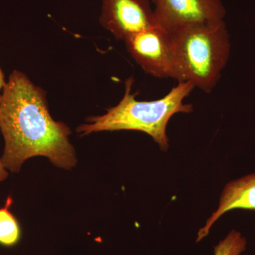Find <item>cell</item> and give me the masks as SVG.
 I'll use <instances>...</instances> for the list:
<instances>
[{
    "mask_svg": "<svg viewBox=\"0 0 255 255\" xmlns=\"http://www.w3.org/2000/svg\"><path fill=\"white\" fill-rule=\"evenodd\" d=\"M0 130L4 140L1 162L13 173L27 159H49L55 167L71 169L78 162L70 129L52 118L46 95L25 74L14 70L3 86Z\"/></svg>",
    "mask_w": 255,
    "mask_h": 255,
    "instance_id": "obj_1",
    "label": "cell"
},
{
    "mask_svg": "<svg viewBox=\"0 0 255 255\" xmlns=\"http://www.w3.org/2000/svg\"><path fill=\"white\" fill-rule=\"evenodd\" d=\"M132 84L133 79H128L125 93L118 105L109 109L103 115L87 119V123L78 127L77 131L81 135H87L101 131L137 130L150 135L161 150H167L169 121L174 114L193 112V105L184 104V101L195 87L189 82H178L162 98L138 101L135 94H132Z\"/></svg>",
    "mask_w": 255,
    "mask_h": 255,
    "instance_id": "obj_2",
    "label": "cell"
},
{
    "mask_svg": "<svg viewBox=\"0 0 255 255\" xmlns=\"http://www.w3.org/2000/svg\"><path fill=\"white\" fill-rule=\"evenodd\" d=\"M170 33L175 55L176 80L190 82L195 88L211 93L231 54V40L224 20Z\"/></svg>",
    "mask_w": 255,
    "mask_h": 255,
    "instance_id": "obj_3",
    "label": "cell"
},
{
    "mask_svg": "<svg viewBox=\"0 0 255 255\" xmlns=\"http://www.w3.org/2000/svg\"><path fill=\"white\" fill-rule=\"evenodd\" d=\"M126 46L145 73L159 79L176 80V60L172 37L158 26L129 35Z\"/></svg>",
    "mask_w": 255,
    "mask_h": 255,
    "instance_id": "obj_4",
    "label": "cell"
},
{
    "mask_svg": "<svg viewBox=\"0 0 255 255\" xmlns=\"http://www.w3.org/2000/svg\"><path fill=\"white\" fill-rule=\"evenodd\" d=\"M157 26L172 32L224 20L222 0H152Z\"/></svg>",
    "mask_w": 255,
    "mask_h": 255,
    "instance_id": "obj_5",
    "label": "cell"
},
{
    "mask_svg": "<svg viewBox=\"0 0 255 255\" xmlns=\"http://www.w3.org/2000/svg\"><path fill=\"white\" fill-rule=\"evenodd\" d=\"M100 21L118 40L157 26L150 0H102Z\"/></svg>",
    "mask_w": 255,
    "mask_h": 255,
    "instance_id": "obj_6",
    "label": "cell"
},
{
    "mask_svg": "<svg viewBox=\"0 0 255 255\" xmlns=\"http://www.w3.org/2000/svg\"><path fill=\"white\" fill-rule=\"evenodd\" d=\"M236 209L255 210V173L230 182L223 189L218 209L198 233L196 243L206 238L223 214Z\"/></svg>",
    "mask_w": 255,
    "mask_h": 255,
    "instance_id": "obj_7",
    "label": "cell"
},
{
    "mask_svg": "<svg viewBox=\"0 0 255 255\" xmlns=\"http://www.w3.org/2000/svg\"><path fill=\"white\" fill-rule=\"evenodd\" d=\"M12 204V197L9 196L4 206L0 208V246L7 248L17 245L21 237L19 223L10 211Z\"/></svg>",
    "mask_w": 255,
    "mask_h": 255,
    "instance_id": "obj_8",
    "label": "cell"
},
{
    "mask_svg": "<svg viewBox=\"0 0 255 255\" xmlns=\"http://www.w3.org/2000/svg\"><path fill=\"white\" fill-rule=\"evenodd\" d=\"M248 241L239 231L233 230L214 248V255H241L246 251Z\"/></svg>",
    "mask_w": 255,
    "mask_h": 255,
    "instance_id": "obj_9",
    "label": "cell"
},
{
    "mask_svg": "<svg viewBox=\"0 0 255 255\" xmlns=\"http://www.w3.org/2000/svg\"><path fill=\"white\" fill-rule=\"evenodd\" d=\"M9 176V172H8L7 169L5 168L4 164L1 162V159H0V182L4 181L6 178Z\"/></svg>",
    "mask_w": 255,
    "mask_h": 255,
    "instance_id": "obj_10",
    "label": "cell"
},
{
    "mask_svg": "<svg viewBox=\"0 0 255 255\" xmlns=\"http://www.w3.org/2000/svg\"><path fill=\"white\" fill-rule=\"evenodd\" d=\"M4 83V75H3L2 71H1V69H0V89L3 88Z\"/></svg>",
    "mask_w": 255,
    "mask_h": 255,
    "instance_id": "obj_11",
    "label": "cell"
},
{
    "mask_svg": "<svg viewBox=\"0 0 255 255\" xmlns=\"http://www.w3.org/2000/svg\"><path fill=\"white\" fill-rule=\"evenodd\" d=\"M1 95H0V102H1Z\"/></svg>",
    "mask_w": 255,
    "mask_h": 255,
    "instance_id": "obj_12",
    "label": "cell"
}]
</instances>
